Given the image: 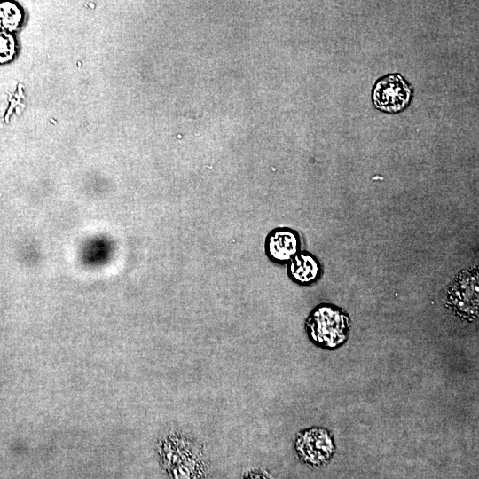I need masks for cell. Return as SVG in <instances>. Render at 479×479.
I'll list each match as a JSON object with an SVG mask.
<instances>
[{"label":"cell","mask_w":479,"mask_h":479,"mask_svg":"<svg viewBox=\"0 0 479 479\" xmlns=\"http://www.w3.org/2000/svg\"><path fill=\"white\" fill-rule=\"evenodd\" d=\"M349 328V315L342 308L330 303L317 305L305 321L310 341L328 350L339 348L347 341Z\"/></svg>","instance_id":"6da1fadb"},{"label":"cell","mask_w":479,"mask_h":479,"mask_svg":"<svg viewBox=\"0 0 479 479\" xmlns=\"http://www.w3.org/2000/svg\"><path fill=\"white\" fill-rule=\"evenodd\" d=\"M294 448L299 460L311 467L327 464L335 449L331 433L322 427L301 430L295 436Z\"/></svg>","instance_id":"7a4b0ae2"},{"label":"cell","mask_w":479,"mask_h":479,"mask_svg":"<svg viewBox=\"0 0 479 479\" xmlns=\"http://www.w3.org/2000/svg\"><path fill=\"white\" fill-rule=\"evenodd\" d=\"M176 458L173 461L175 468L172 471L173 479H202L204 462L202 448L194 438L179 435L174 438Z\"/></svg>","instance_id":"3957f363"},{"label":"cell","mask_w":479,"mask_h":479,"mask_svg":"<svg viewBox=\"0 0 479 479\" xmlns=\"http://www.w3.org/2000/svg\"><path fill=\"white\" fill-rule=\"evenodd\" d=\"M449 302L453 310L462 318H470L477 315L478 273L467 270L459 273L449 290Z\"/></svg>","instance_id":"277c9868"},{"label":"cell","mask_w":479,"mask_h":479,"mask_svg":"<svg viewBox=\"0 0 479 479\" xmlns=\"http://www.w3.org/2000/svg\"><path fill=\"white\" fill-rule=\"evenodd\" d=\"M412 90L399 75H389L377 82L373 91L375 106L387 113H397L410 102Z\"/></svg>","instance_id":"5b68a950"},{"label":"cell","mask_w":479,"mask_h":479,"mask_svg":"<svg viewBox=\"0 0 479 479\" xmlns=\"http://www.w3.org/2000/svg\"><path fill=\"white\" fill-rule=\"evenodd\" d=\"M300 247L298 233L287 227H279L271 231L264 242L267 257L278 264L289 263L299 253Z\"/></svg>","instance_id":"8992f818"},{"label":"cell","mask_w":479,"mask_h":479,"mask_svg":"<svg viewBox=\"0 0 479 479\" xmlns=\"http://www.w3.org/2000/svg\"><path fill=\"white\" fill-rule=\"evenodd\" d=\"M287 273L295 283L308 286L317 281L321 274V266L315 255L302 251L288 263Z\"/></svg>","instance_id":"52a82bcc"},{"label":"cell","mask_w":479,"mask_h":479,"mask_svg":"<svg viewBox=\"0 0 479 479\" xmlns=\"http://www.w3.org/2000/svg\"><path fill=\"white\" fill-rule=\"evenodd\" d=\"M24 20V12L19 3L0 1V31L12 34Z\"/></svg>","instance_id":"ba28073f"},{"label":"cell","mask_w":479,"mask_h":479,"mask_svg":"<svg viewBox=\"0 0 479 479\" xmlns=\"http://www.w3.org/2000/svg\"><path fill=\"white\" fill-rule=\"evenodd\" d=\"M17 53V42L12 34L0 31V65L13 60Z\"/></svg>","instance_id":"9c48e42d"},{"label":"cell","mask_w":479,"mask_h":479,"mask_svg":"<svg viewBox=\"0 0 479 479\" xmlns=\"http://www.w3.org/2000/svg\"><path fill=\"white\" fill-rule=\"evenodd\" d=\"M242 479H271L270 476L260 469H255L247 472Z\"/></svg>","instance_id":"30bf717a"}]
</instances>
